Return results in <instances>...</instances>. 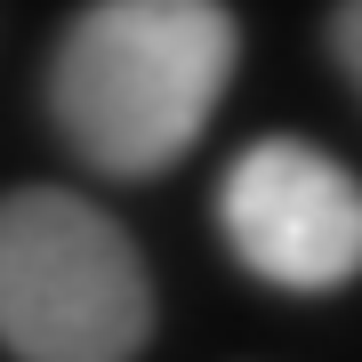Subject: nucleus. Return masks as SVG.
Wrapping results in <instances>:
<instances>
[{
  "label": "nucleus",
  "mask_w": 362,
  "mask_h": 362,
  "mask_svg": "<svg viewBox=\"0 0 362 362\" xmlns=\"http://www.w3.org/2000/svg\"><path fill=\"white\" fill-rule=\"evenodd\" d=\"M330 57H338V73L354 81V97H362V0H338V16H330Z\"/></svg>",
  "instance_id": "obj_4"
},
{
  "label": "nucleus",
  "mask_w": 362,
  "mask_h": 362,
  "mask_svg": "<svg viewBox=\"0 0 362 362\" xmlns=\"http://www.w3.org/2000/svg\"><path fill=\"white\" fill-rule=\"evenodd\" d=\"M226 250L274 290H346L362 274V185L306 137H258L218 185Z\"/></svg>",
  "instance_id": "obj_3"
},
{
  "label": "nucleus",
  "mask_w": 362,
  "mask_h": 362,
  "mask_svg": "<svg viewBox=\"0 0 362 362\" xmlns=\"http://www.w3.org/2000/svg\"><path fill=\"white\" fill-rule=\"evenodd\" d=\"M153 282L137 242L65 185L0 202V346L16 362H137Z\"/></svg>",
  "instance_id": "obj_2"
},
{
  "label": "nucleus",
  "mask_w": 362,
  "mask_h": 362,
  "mask_svg": "<svg viewBox=\"0 0 362 362\" xmlns=\"http://www.w3.org/2000/svg\"><path fill=\"white\" fill-rule=\"evenodd\" d=\"M233 57L242 33L226 0H97L57 40L49 113L89 169L161 177L226 105Z\"/></svg>",
  "instance_id": "obj_1"
}]
</instances>
